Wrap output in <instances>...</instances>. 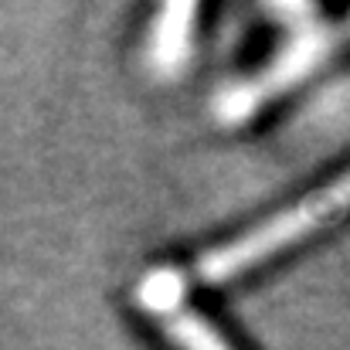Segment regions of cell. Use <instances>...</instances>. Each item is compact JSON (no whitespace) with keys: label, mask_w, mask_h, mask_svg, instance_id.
I'll use <instances>...</instances> for the list:
<instances>
[{"label":"cell","mask_w":350,"mask_h":350,"mask_svg":"<svg viewBox=\"0 0 350 350\" xmlns=\"http://www.w3.org/2000/svg\"><path fill=\"white\" fill-rule=\"evenodd\" d=\"M191 21L194 7L191 3H167L153 24V41H150V58L160 72L180 68V62L191 51Z\"/></svg>","instance_id":"obj_3"},{"label":"cell","mask_w":350,"mask_h":350,"mask_svg":"<svg viewBox=\"0 0 350 350\" xmlns=\"http://www.w3.org/2000/svg\"><path fill=\"white\" fill-rule=\"evenodd\" d=\"M347 208H350V174H344L340 180H334V184L323 187L320 194L299 201L296 208L275 215L272 221H265V225L252 228L248 234L228 241L225 248L211 252V255L201 262V272H204V279H211V282L232 279L238 272L258 265L262 258H269V255L289 248L293 241L306 238L310 232L323 228L327 221H334V218H337L340 211H347Z\"/></svg>","instance_id":"obj_1"},{"label":"cell","mask_w":350,"mask_h":350,"mask_svg":"<svg viewBox=\"0 0 350 350\" xmlns=\"http://www.w3.org/2000/svg\"><path fill=\"white\" fill-rule=\"evenodd\" d=\"M139 299L163 320V330L174 337L180 350H232L198 313L180 310V282L174 272H157L146 279Z\"/></svg>","instance_id":"obj_2"}]
</instances>
